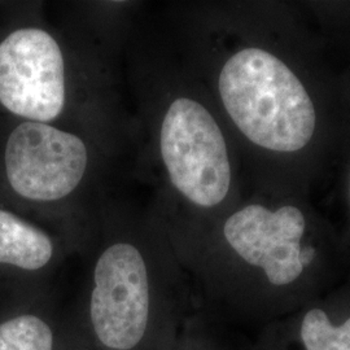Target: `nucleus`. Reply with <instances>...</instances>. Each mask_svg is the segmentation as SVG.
<instances>
[{"label":"nucleus","mask_w":350,"mask_h":350,"mask_svg":"<svg viewBox=\"0 0 350 350\" xmlns=\"http://www.w3.org/2000/svg\"><path fill=\"white\" fill-rule=\"evenodd\" d=\"M179 244L211 302L234 321L262 327L325 295L327 247L295 205H244L217 231Z\"/></svg>","instance_id":"f257e3e1"},{"label":"nucleus","mask_w":350,"mask_h":350,"mask_svg":"<svg viewBox=\"0 0 350 350\" xmlns=\"http://www.w3.org/2000/svg\"><path fill=\"white\" fill-rule=\"evenodd\" d=\"M70 318L94 350H170L187 315L157 243L116 232L98 250Z\"/></svg>","instance_id":"f03ea898"},{"label":"nucleus","mask_w":350,"mask_h":350,"mask_svg":"<svg viewBox=\"0 0 350 350\" xmlns=\"http://www.w3.org/2000/svg\"><path fill=\"white\" fill-rule=\"evenodd\" d=\"M218 94L239 131L262 150H304L317 130V109L300 77L270 51L244 47L218 75Z\"/></svg>","instance_id":"7ed1b4c3"},{"label":"nucleus","mask_w":350,"mask_h":350,"mask_svg":"<svg viewBox=\"0 0 350 350\" xmlns=\"http://www.w3.org/2000/svg\"><path fill=\"white\" fill-rule=\"evenodd\" d=\"M160 153L169 180L191 205L211 211L230 193L232 167L225 135L211 111L188 96L172 101L160 126Z\"/></svg>","instance_id":"20e7f679"},{"label":"nucleus","mask_w":350,"mask_h":350,"mask_svg":"<svg viewBox=\"0 0 350 350\" xmlns=\"http://www.w3.org/2000/svg\"><path fill=\"white\" fill-rule=\"evenodd\" d=\"M4 172L13 192L34 202L60 201L73 193L88 173L83 139L36 121L13 127L4 147Z\"/></svg>","instance_id":"39448f33"},{"label":"nucleus","mask_w":350,"mask_h":350,"mask_svg":"<svg viewBox=\"0 0 350 350\" xmlns=\"http://www.w3.org/2000/svg\"><path fill=\"white\" fill-rule=\"evenodd\" d=\"M0 104L25 121L50 124L66 105L63 50L44 29L27 26L0 42Z\"/></svg>","instance_id":"423d86ee"},{"label":"nucleus","mask_w":350,"mask_h":350,"mask_svg":"<svg viewBox=\"0 0 350 350\" xmlns=\"http://www.w3.org/2000/svg\"><path fill=\"white\" fill-rule=\"evenodd\" d=\"M250 350H350V284L262 325Z\"/></svg>","instance_id":"0eeeda50"},{"label":"nucleus","mask_w":350,"mask_h":350,"mask_svg":"<svg viewBox=\"0 0 350 350\" xmlns=\"http://www.w3.org/2000/svg\"><path fill=\"white\" fill-rule=\"evenodd\" d=\"M60 260V244L44 228L0 208V273L13 282L10 293L40 291V280Z\"/></svg>","instance_id":"6e6552de"},{"label":"nucleus","mask_w":350,"mask_h":350,"mask_svg":"<svg viewBox=\"0 0 350 350\" xmlns=\"http://www.w3.org/2000/svg\"><path fill=\"white\" fill-rule=\"evenodd\" d=\"M66 325L44 289L0 296V350H62Z\"/></svg>","instance_id":"1a4fd4ad"},{"label":"nucleus","mask_w":350,"mask_h":350,"mask_svg":"<svg viewBox=\"0 0 350 350\" xmlns=\"http://www.w3.org/2000/svg\"><path fill=\"white\" fill-rule=\"evenodd\" d=\"M170 350H225L202 317H187Z\"/></svg>","instance_id":"9d476101"},{"label":"nucleus","mask_w":350,"mask_h":350,"mask_svg":"<svg viewBox=\"0 0 350 350\" xmlns=\"http://www.w3.org/2000/svg\"><path fill=\"white\" fill-rule=\"evenodd\" d=\"M62 350H94L77 329L70 315H68V325Z\"/></svg>","instance_id":"9b49d317"},{"label":"nucleus","mask_w":350,"mask_h":350,"mask_svg":"<svg viewBox=\"0 0 350 350\" xmlns=\"http://www.w3.org/2000/svg\"><path fill=\"white\" fill-rule=\"evenodd\" d=\"M349 200H350V176H349Z\"/></svg>","instance_id":"f8f14e48"}]
</instances>
